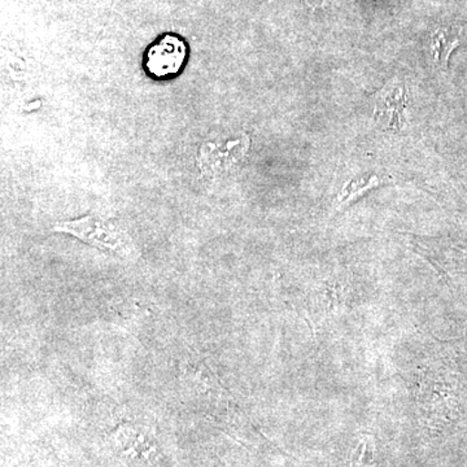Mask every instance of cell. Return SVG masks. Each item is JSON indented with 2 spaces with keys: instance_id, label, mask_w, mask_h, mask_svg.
Masks as SVG:
<instances>
[{
  "instance_id": "obj_4",
  "label": "cell",
  "mask_w": 467,
  "mask_h": 467,
  "mask_svg": "<svg viewBox=\"0 0 467 467\" xmlns=\"http://www.w3.org/2000/svg\"><path fill=\"white\" fill-rule=\"evenodd\" d=\"M465 33L457 27H439L430 36V51L434 61L441 67H447L451 51L462 42Z\"/></svg>"
},
{
  "instance_id": "obj_7",
  "label": "cell",
  "mask_w": 467,
  "mask_h": 467,
  "mask_svg": "<svg viewBox=\"0 0 467 467\" xmlns=\"http://www.w3.org/2000/svg\"><path fill=\"white\" fill-rule=\"evenodd\" d=\"M306 2L310 7H319V5H325L327 0H306Z\"/></svg>"
},
{
  "instance_id": "obj_2",
  "label": "cell",
  "mask_w": 467,
  "mask_h": 467,
  "mask_svg": "<svg viewBox=\"0 0 467 467\" xmlns=\"http://www.w3.org/2000/svg\"><path fill=\"white\" fill-rule=\"evenodd\" d=\"M187 54L186 42L181 36L165 34L147 48L144 67L152 78H173L186 66Z\"/></svg>"
},
{
  "instance_id": "obj_1",
  "label": "cell",
  "mask_w": 467,
  "mask_h": 467,
  "mask_svg": "<svg viewBox=\"0 0 467 467\" xmlns=\"http://www.w3.org/2000/svg\"><path fill=\"white\" fill-rule=\"evenodd\" d=\"M55 230L70 234L77 236L79 241L100 250L115 252L121 256H128L131 252V242L128 234L110 220L86 216L79 220L57 223Z\"/></svg>"
},
{
  "instance_id": "obj_6",
  "label": "cell",
  "mask_w": 467,
  "mask_h": 467,
  "mask_svg": "<svg viewBox=\"0 0 467 467\" xmlns=\"http://www.w3.org/2000/svg\"><path fill=\"white\" fill-rule=\"evenodd\" d=\"M350 467H376L374 444L370 439H364L353 451Z\"/></svg>"
},
{
  "instance_id": "obj_5",
  "label": "cell",
  "mask_w": 467,
  "mask_h": 467,
  "mask_svg": "<svg viewBox=\"0 0 467 467\" xmlns=\"http://www.w3.org/2000/svg\"><path fill=\"white\" fill-rule=\"evenodd\" d=\"M378 184H379V178L377 175H362V177L356 178V180L350 181L349 183L344 186L342 192L337 196V201L340 204H346V202L358 198V195L368 192V190L377 187Z\"/></svg>"
},
{
  "instance_id": "obj_3",
  "label": "cell",
  "mask_w": 467,
  "mask_h": 467,
  "mask_svg": "<svg viewBox=\"0 0 467 467\" xmlns=\"http://www.w3.org/2000/svg\"><path fill=\"white\" fill-rule=\"evenodd\" d=\"M405 106V92L401 84L391 82L378 97L376 115L379 122L389 128H400L402 109Z\"/></svg>"
}]
</instances>
